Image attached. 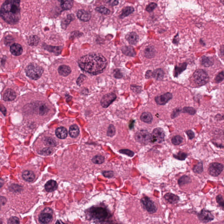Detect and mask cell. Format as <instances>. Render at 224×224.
<instances>
[{
  "label": "cell",
  "instance_id": "cell-1",
  "mask_svg": "<svg viewBox=\"0 0 224 224\" xmlns=\"http://www.w3.org/2000/svg\"><path fill=\"white\" fill-rule=\"evenodd\" d=\"M78 63L83 71L93 75L102 73L107 65L106 59L98 53H92L82 56L79 59Z\"/></svg>",
  "mask_w": 224,
  "mask_h": 224
},
{
  "label": "cell",
  "instance_id": "cell-2",
  "mask_svg": "<svg viewBox=\"0 0 224 224\" xmlns=\"http://www.w3.org/2000/svg\"><path fill=\"white\" fill-rule=\"evenodd\" d=\"M20 1L7 0L2 4L1 16L7 23L15 25L19 23L21 18Z\"/></svg>",
  "mask_w": 224,
  "mask_h": 224
},
{
  "label": "cell",
  "instance_id": "cell-3",
  "mask_svg": "<svg viewBox=\"0 0 224 224\" xmlns=\"http://www.w3.org/2000/svg\"><path fill=\"white\" fill-rule=\"evenodd\" d=\"M35 218L38 224H53L55 221V215L51 208L40 206L35 213Z\"/></svg>",
  "mask_w": 224,
  "mask_h": 224
},
{
  "label": "cell",
  "instance_id": "cell-4",
  "mask_svg": "<svg viewBox=\"0 0 224 224\" xmlns=\"http://www.w3.org/2000/svg\"><path fill=\"white\" fill-rule=\"evenodd\" d=\"M88 217L90 220L98 223H103L111 217L107 209L101 206H93L88 210Z\"/></svg>",
  "mask_w": 224,
  "mask_h": 224
},
{
  "label": "cell",
  "instance_id": "cell-5",
  "mask_svg": "<svg viewBox=\"0 0 224 224\" xmlns=\"http://www.w3.org/2000/svg\"><path fill=\"white\" fill-rule=\"evenodd\" d=\"M25 74L30 79L37 80L42 76L44 69L35 63H30L25 69Z\"/></svg>",
  "mask_w": 224,
  "mask_h": 224
},
{
  "label": "cell",
  "instance_id": "cell-6",
  "mask_svg": "<svg viewBox=\"0 0 224 224\" xmlns=\"http://www.w3.org/2000/svg\"><path fill=\"white\" fill-rule=\"evenodd\" d=\"M26 106L33 109L32 111L35 114L40 116H46L50 111L49 106L42 101H35L31 103Z\"/></svg>",
  "mask_w": 224,
  "mask_h": 224
},
{
  "label": "cell",
  "instance_id": "cell-7",
  "mask_svg": "<svg viewBox=\"0 0 224 224\" xmlns=\"http://www.w3.org/2000/svg\"><path fill=\"white\" fill-rule=\"evenodd\" d=\"M194 82L198 86H202L208 82L209 76L205 71L198 69L196 71L193 75Z\"/></svg>",
  "mask_w": 224,
  "mask_h": 224
},
{
  "label": "cell",
  "instance_id": "cell-8",
  "mask_svg": "<svg viewBox=\"0 0 224 224\" xmlns=\"http://www.w3.org/2000/svg\"><path fill=\"white\" fill-rule=\"evenodd\" d=\"M140 202L143 207L150 214H154L156 212L157 207L155 203L147 196L142 197Z\"/></svg>",
  "mask_w": 224,
  "mask_h": 224
},
{
  "label": "cell",
  "instance_id": "cell-9",
  "mask_svg": "<svg viewBox=\"0 0 224 224\" xmlns=\"http://www.w3.org/2000/svg\"><path fill=\"white\" fill-rule=\"evenodd\" d=\"M135 139L142 144H146L151 141V135L146 130L138 131L135 135Z\"/></svg>",
  "mask_w": 224,
  "mask_h": 224
},
{
  "label": "cell",
  "instance_id": "cell-10",
  "mask_svg": "<svg viewBox=\"0 0 224 224\" xmlns=\"http://www.w3.org/2000/svg\"><path fill=\"white\" fill-rule=\"evenodd\" d=\"M224 169V166L222 164L217 162H213L209 165L208 172L213 177H217L221 174Z\"/></svg>",
  "mask_w": 224,
  "mask_h": 224
},
{
  "label": "cell",
  "instance_id": "cell-11",
  "mask_svg": "<svg viewBox=\"0 0 224 224\" xmlns=\"http://www.w3.org/2000/svg\"><path fill=\"white\" fill-rule=\"evenodd\" d=\"M151 135V143H161L164 141L165 134L161 128H156L153 130Z\"/></svg>",
  "mask_w": 224,
  "mask_h": 224
},
{
  "label": "cell",
  "instance_id": "cell-12",
  "mask_svg": "<svg viewBox=\"0 0 224 224\" xmlns=\"http://www.w3.org/2000/svg\"><path fill=\"white\" fill-rule=\"evenodd\" d=\"M116 96L114 93H110L104 95L101 100L102 106L104 108H107L116 99Z\"/></svg>",
  "mask_w": 224,
  "mask_h": 224
},
{
  "label": "cell",
  "instance_id": "cell-13",
  "mask_svg": "<svg viewBox=\"0 0 224 224\" xmlns=\"http://www.w3.org/2000/svg\"><path fill=\"white\" fill-rule=\"evenodd\" d=\"M198 219L202 223H206L214 219V217L212 213L207 210L203 209L198 215Z\"/></svg>",
  "mask_w": 224,
  "mask_h": 224
},
{
  "label": "cell",
  "instance_id": "cell-14",
  "mask_svg": "<svg viewBox=\"0 0 224 224\" xmlns=\"http://www.w3.org/2000/svg\"><path fill=\"white\" fill-rule=\"evenodd\" d=\"M172 95L170 92L164 94L162 95L157 96L155 98V101L160 105L166 104L171 99H172Z\"/></svg>",
  "mask_w": 224,
  "mask_h": 224
},
{
  "label": "cell",
  "instance_id": "cell-15",
  "mask_svg": "<svg viewBox=\"0 0 224 224\" xmlns=\"http://www.w3.org/2000/svg\"><path fill=\"white\" fill-rule=\"evenodd\" d=\"M78 18L83 22H88L91 19L92 14L89 11L84 9L79 10L77 13Z\"/></svg>",
  "mask_w": 224,
  "mask_h": 224
},
{
  "label": "cell",
  "instance_id": "cell-16",
  "mask_svg": "<svg viewBox=\"0 0 224 224\" xmlns=\"http://www.w3.org/2000/svg\"><path fill=\"white\" fill-rule=\"evenodd\" d=\"M10 51L14 56H19L23 53V47L19 44L14 43L10 47Z\"/></svg>",
  "mask_w": 224,
  "mask_h": 224
},
{
  "label": "cell",
  "instance_id": "cell-17",
  "mask_svg": "<svg viewBox=\"0 0 224 224\" xmlns=\"http://www.w3.org/2000/svg\"><path fill=\"white\" fill-rule=\"evenodd\" d=\"M16 94L15 92L11 89H8L4 93L3 99L4 101H12L16 98Z\"/></svg>",
  "mask_w": 224,
  "mask_h": 224
},
{
  "label": "cell",
  "instance_id": "cell-18",
  "mask_svg": "<svg viewBox=\"0 0 224 224\" xmlns=\"http://www.w3.org/2000/svg\"><path fill=\"white\" fill-rule=\"evenodd\" d=\"M43 142L45 146H46L44 148H53L55 147L57 145V141L55 139L50 136L44 137Z\"/></svg>",
  "mask_w": 224,
  "mask_h": 224
},
{
  "label": "cell",
  "instance_id": "cell-19",
  "mask_svg": "<svg viewBox=\"0 0 224 224\" xmlns=\"http://www.w3.org/2000/svg\"><path fill=\"white\" fill-rule=\"evenodd\" d=\"M126 39L131 45H135L137 44L139 39V36L135 32H130L127 34Z\"/></svg>",
  "mask_w": 224,
  "mask_h": 224
},
{
  "label": "cell",
  "instance_id": "cell-20",
  "mask_svg": "<svg viewBox=\"0 0 224 224\" xmlns=\"http://www.w3.org/2000/svg\"><path fill=\"white\" fill-rule=\"evenodd\" d=\"M164 198L166 201L171 204H175L177 203L180 201V197L177 195H175L171 193H166L164 196Z\"/></svg>",
  "mask_w": 224,
  "mask_h": 224
},
{
  "label": "cell",
  "instance_id": "cell-21",
  "mask_svg": "<svg viewBox=\"0 0 224 224\" xmlns=\"http://www.w3.org/2000/svg\"><path fill=\"white\" fill-rule=\"evenodd\" d=\"M58 71L60 75L66 77L71 73V70L69 66L66 65H62L59 67Z\"/></svg>",
  "mask_w": 224,
  "mask_h": 224
},
{
  "label": "cell",
  "instance_id": "cell-22",
  "mask_svg": "<svg viewBox=\"0 0 224 224\" xmlns=\"http://www.w3.org/2000/svg\"><path fill=\"white\" fill-rule=\"evenodd\" d=\"M22 177L24 180L29 182H32L35 179V175L33 172L31 171L25 170L23 172Z\"/></svg>",
  "mask_w": 224,
  "mask_h": 224
},
{
  "label": "cell",
  "instance_id": "cell-23",
  "mask_svg": "<svg viewBox=\"0 0 224 224\" xmlns=\"http://www.w3.org/2000/svg\"><path fill=\"white\" fill-rule=\"evenodd\" d=\"M144 55L147 58H151L155 57L156 50L155 48L152 46H148L144 50Z\"/></svg>",
  "mask_w": 224,
  "mask_h": 224
},
{
  "label": "cell",
  "instance_id": "cell-24",
  "mask_svg": "<svg viewBox=\"0 0 224 224\" xmlns=\"http://www.w3.org/2000/svg\"><path fill=\"white\" fill-rule=\"evenodd\" d=\"M55 134L58 138L65 139L68 135V131L65 127H60L56 129Z\"/></svg>",
  "mask_w": 224,
  "mask_h": 224
},
{
  "label": "cell",
  "instance_id": "cell-25",
  "mask_svg": "<svg viewBox=\"0 0 224 224\" xmlns=\"http://www.w3.org/2000/svg\"><path fill=\"white\" fill-rule=\"evenodd\" d=\"M57 184L55 181L50 180L47 183L45 186V188L47 192H51L55 191L57 188Z\"/></svg>",
  "mask_w": 224,
  "mask_h": 224
},
{
  "label": "cell",
  "instance_id": "cell-26",
  "mask_svg": "<svg viewBox=\"0 0 224 224\" xmlns=\"http://www.w3.org/2000/svg\"><path fill=\"white\" fill-rule=\"evenodd\" d=\"M122 52L125 55L129 57H135L136 52L134 48L131 46H125L122 48Z\"/></svg>",
  "mask_w": 224,
  "mask_h": 224
},
{
  "label": "cell",
  "instance_id": "cell-27",
  "mask_svg": "<svg viewBox=\"0 0 224 224\" xmlns=\"http://www.w3.org/2000/svg\"><path fill=\"white\" fill-rule=\"evenodd\" d=\"M187 64L186 63L180 64L176 66L174 70V76L177 77L182 72H183L187 68Z\"/></svg>",
  "mask_w": 224,
  "mask_h": 224
},
{
  "label": "cell",
  "instance_id": "cell-28",
  "mask_svg": "<svg viewBox=\"0 0 224 224\" xmlns=\"http://www.w3.org/2000/svg\"><path fill=\"white\" fill-rule=\"evenodd\" d=\"M69 132L70 135L71 137L76 138L79 134V127L76 125H72L70 127Z\"/></svg>",
  "mask_w": 224,
  "mask_h": 224
},
{
  "label": "cell",
  "instance_id": "cell-29",
  "mask_svg": "<svg viewBox=\"0 0 224 224\" xmlns=\"http://www.w3.org/2000/svg\"><path fill=\"white\" fill-rule=\"evenodd\" d=\"M39 42L40 39L36 35L31 36L28 39V44L30 46H37Z\"/></svg>",
  "mask_w": 224,
  "mask_h": 224
},
{
  "label": "cell",
  "instance_id": "cell-30",
  "mask_svg": "<svg viewBox=\"0 0 224 224\" xmlns=\"http://www.w3.org/2000/svg\"><path fill=\"white\" fill-rule=\"evenodd\" d=\"M201 63L204 67H209L213 65V60L210 57L203 56L201 59Z\"/></svg>",
  "mask_w": 224,
  "mask_h": 224
},
{
  "label": "cell",
  "instance_id": "cell-31",
  "mask_svg": "<svg viewBox=\"0 0 224 224\" xmlns=\"http://www.w3.org/2000/svg\"><path fill=\"white\" fill-rule=\"evenodd\" d=\"M44 49H45L48 50L50 52H53L55 54H60L61 52L62 49V47H52L50 46L47 45L45 44V45H43Z\"/></svg>",
  "mask_w": 224,
  "mask_h": 224
},
{
  "label": "cell",
  "instance_id": "cell-32",
  "mask_svg": "<svg viewBox=\"0 0 224 224\" xmlns=\"http://www.w3.org/2000/svg\"><path fill=\"white\" fill-rule=\"evenodd\" d=\"M75 19V17L73 14L68 15H67V18L64 19L61 22V26L63 29H66L67 26L70 23L71 21Z\"/></svg>",
  "mask_w": 224,
  "mask_h": 224
},
{
  "label": "cell",
  "instance_id": "cell-33",
  "mask_svg": "<svg viewBox=\"0 0 224 224\" xmlns=\"http://www.w3.org/2000/svg\"><path fill=\"white\" fill-rule=\"evenodd\" d=\"M140 120L146 123H150L152 122L153 117L151 113L144 112L140 116Z\"/></svg>",
  "mask_w": 224,
  "mask_h": 224
},
{
  "label": "cell",
  "instance_id": "cell-34",
  "mask_svg": "<svg viewBox=\"0 0 224 224\" xmlns=\"http://www.w3.org/2000/svg\"><path fill=\"white\" fill-rule=\"evenodd\" d=\"M60 5L63 10L71 9L73 7L74 1H60Z\"/></svg>",
  "mask_w": 224,
  "mask_h": 224
},
{
  "label": "cell",
  "instance_id": "cell-35",
  "mask_svg": "<svg viewBox=\"0 0 224 224\" xmlns=\"http://www.w3.org/2000/svg\"><path fill=\"white\" fill-rule=\"evenodd\" d=\"M135 11L134 8L132 7H126L124 8L122 10L121 14L120 15V18H125L127 16H128L131 14L133 13Z\"/></svg>",
  "mask_w": 224,
  "mask_h": 224
},
{
  "label": "cell",
  "instance_id": "cell-36",
  "mask_svg": "<svg viewBox=\"0 0 224 224\" xmlns=\"http://www.w3.org/2000/svg\"><path fill=\"white\" fill-rule=\"evenodd\" d=\"M164 75H165V73H164V71L161 68L157 69L154 72H153V78L159 80H161L163 79Z\"/></svg>",
  "mask_w": 224,
  "mask_h": 224
},
{
  "label": "cell",
  "instance_id": "cell-37",
  "mask_svg": "<svg viewBox=\"0 0 224 224\" xmlns=\"http://www.w3.org/2000/svg\"><path fill=\"white\" fill-rule=\"evenodd\" d=\"M191 182V179L190 177L188 176H182L179 179L178 181V183L180 186H183L186 184L190 183Z\"/></svg>",
  "mask_w": 224,
  "mask_h": 224
},
{
  "label": "cell",
  "instance_id": "cell-38",
  "mask_svg": "<svg viewBox=\"0 0 224 224\" xmlns=\"http://www.w3.org/2000/svg\"><path fill=\"white\" fill-rule=\"evenodd\" d=\"M54 151L53 148H44L39 151L38 152L40 155L43 156H49L53 154Z\"/></svg>",
  "mask_w": 224,
  "mask_h": 224
},
{
  "label": "cell",
  "instance_id": "cell-39",
  "mask_svg": "<svg viewBox=\"0 0 224 224\" xmlns=\"http://www.w3.org/2000/svg\"><path fill=\"white\" fill-rule=\"evenodd\" d=\"M92 162L95 164H101L103 163L105 161V158L103 156L101 155H97V156H95L94 157L92 158Z\"/></svg>",
  "mask_w": 224,
  "mask_h": 224
},
{
  "label": "cell",
  "instance_id": "cell-40",
  "mask_svg": "<svg viewBox=\"0 0 224 224\" xmlns=\"http://www.w3.org/2000/svg\"><path fill=\"white\" fill-rule=\"evenodd\" d=\"M95 10H96V12L103 15H109L111 13V11L109 9L104 6L96 7Z\"/></svg>",
  "mask_w": 224,
  "mask_h": 224
},
{
  "label": "cell",
  "instance_id": "cell-41",
  "mask_svg": "<svg viewBox=\"0 0 224 224\" xmlns=\"http://www.w3.org/2000/svg\"><path fill=\"white\" fill-rule=\"evenodd\" d=\"M116 133V128L114 125L111 124L108 127L107 131V135L108 136L112 137Z\"/></svg>",
  "mask_w": 224,
  "mask_h": 224
},
{
  "label": "cell",
  "instance_id": "cell-42",
  "mask_svg": "<svg viewBox=\"0 0 224 224\" xmlns=\"http://www.w3.org/2000/svg\"><path fill=\"white\" fill-rule=\"evenodd\" d=\"M183 139L182 137L180 135H177L172 137V142L173 145H180L182 142Z\"/></svg>",
  "mask_w": 224,
  "mask_h": 224
},
{
  "label": "cell",
  "instance_id": "cell-43",
  "mask_svg": "<svg viewBox=\"0 0 224 224\" xmlns=\"http://www.w3.org/2000/svg\"><path fill=\"white\" fill-rule=\"evenodd\" d=\"M193 171L195 173H201L203 171L202 163L201 162H199L197 165H196L193 167Z\"/></svg>",
  "mask_w": 224,
  "mask_h": 224
},
{
  "label": "cell",
  "instance_id": "cell-44",
  "mask_svg": "<svg viewBox=\"0 0 224 224\" xmlns=\"http://www.w3.org/2000/svg\"><path fill=\"white\" fill-rule=\"evenodd\" d=\"M187 155L186 153L182 151H180L177 155H173V157L177 159L180 160H184L187 157Z\"/></svg>",
  "mask_w": 224,
  "mask_h": 224
},
{
  "label": "cell",
  "instance_id": "cell-45",
  "mask_svg": "<svg viewBox=\"0 0 224 224\" xmlns=\"http://www.w3.org/2000/svg\"><path fill=\"white\" fill-rule=\"evenodd\" d=\"M217 202L219 206L224 211V200L223 196L221 195H218L216 196Z\"/></svg>",
  "mask_w": 224,
  "mask_h": 224
},
{
  "label": "cell",
  "instance_id": "cell-46",
  "mask_svg": "<svg viewBox=\"0 0 224 224\" xmlns=\"http://www.w3.org/2000/svg\"><path fill=\"white\" fill-rule=\"evenodd\" d=\"M183 112L187 113L190 115H194L196 113V111L194 108L191 107H185L183 110Z\"/></svg>",
  "mask_w": 224,
  "mask_h": 224
},
{
  "label": "cell",
  "instance_id": "cell-47",
  "mask_svg": "<svg viewBox=\"0 0 224 224\" xmlns=\"http://www.w3.org/2000/svg\"><path fill=\"white\" fill-rule=\"evenodd\" d=\"M224 79V71H221L220 73H218L215 78V81L216 83H220L221 81H223Z\"/></svg>",
  "mask_w": 224,
  "mask_h": 224
},
{
  "label": "cell",
  "instance_id": "cell-48",
  "mask_svg": "<svg viewBox=\"0 0 224 224\" xmlns=\"http://www.w3.org/2000/svg\"><path fill=\"white\" fill-rule=\"evenodd\" d=\"M119 152L121 154H124V155H127L130 157H133L135 155V153L133 151L129 149H121L119 151Z\"/></svg>",
  "mask_w": 224,
  "mask_h": 224
},
{
  "label": "cell",
  "instance_id": "cell-49",
  "mask_svg": "<svg viewBox=\"0 0 224 224\" xmlns=\"http://www.w3.org/2000/svg\"><path fill=\"white\" fill-rule=\"evenodd\" d=\"M14 41L13 38L10 36H6L4 39V43L6 45H10Z\"/></svg>",
  "mask_w": 224,
  "mask_h": 224
},
{
  "label": "cell",
  "instance_id": "cell-50",
  "mask_svg": "<svg viewBox=\"0 0 224 224\" xmlns=\"http://www.w3.org/2000/svg\"><path fill=\"white\" fill-rule=\"evenodd\" d=\"M157 6V4L156 3H151L150 4L147 6L146 8V10L147 12H152L153 10L155 9L156 8Z\"/></svg>",
  "mask_w": 224,
  "mask_h": 224
},
{
  "label": "cell",
  "instance_id": "cell-51",
  "mask_svg": "<svg viewBox=\"0 0 224 224\" xmlns=\"http://www.w3.org/2000/svg\"><path fill=\"white\" fill-rule=\"evenodd\" d=\"M8 224H20V221L19 218L16 217H10L8 221Z\"/></svg>",
  "mask_w": 224,
  "mask_h": 224
},
{
  "label": "cell",
  "instance_id": "cell-52",
  "mask_svg": "<svg viewBox=\"0 0 224 224\" xmlns=\"http://www.w3.org/2000/svg\"><path fill=\"white\" fill-rule=\"evenodd\" d=\"M103 174L105 177L111 178L114 176L113 172L112 171H105L103 172Z\"/></svg>",
  "mask_w": 224,
  "mask_h": 224
},
{
  "label": "cell",
  "instance_id": "cell-53",
  "mask_svg": "<svg viewBox=\"0 0 224 224\" xmlns=\"http://www.w3.org/2000/svg\"><path fill=\"white\" fill-rule=\"evenodd\" d=\"M113 76L116 79H121L123 77V74L120 70L115 69L113 71Z\"/></svg>",
  "mask_w": 224,
  "mask_h": 224
},
{
  "label": "cell",
  "instance_id": "cell-54",
  "mask_svg": "<svg viewBox=\"0 0 224 224\" xmlns=\"http://www.w3.org/2000/svg\"><path fill=\"white\" fill-rule=\"evenodd\" d=\"M85 78H86V76H85L84 75H81L78 78V80H77V84H79H79H81L82 82H83Z\"/></svg>",
  "mask_w": 224,
  "mask_h": 224
},
{
  "label": "cell",
  "instance_id": "cell-55",
  "mask_svg": "<svg viewBox=\"0 0 224 224\" xmlns=\"http://www.w3.org/2000/svg\"><path fill=\"white\" fill-rule=\"evenodd\" d=\"M186 134H187V136H188V137L190 139H192L195 137L194 132L192 131L191 130L187 131H186Z\"/></svg>",
  "mask_w": 224,
  "mask_h": 224
},
{
  "label": "cell",
  "instance_id": "cell-56",
  "mask_svg": "<svg viewBox=\"0 0 224 224\" xmlns=\"http://www.w3.org/2000/svg\"><path fill=\"white\" fill-rule=\"evenodd\" d=\"M181 111V110L180 109H177L176 110H174L172 112L171 115V117L172 118H175L180 113V112Z\"/></svg>",
  "mask_w": 224,
  "mask_h": 224
},
{
  "label": "cell",
  "instance_id": "cell-57",
  "mask_svg": "<svg viewBox=\"0 0 224 224\" xmlns=\"http://www.w3.org/2000/svg\"><path fill=\"white\" fill-rule=\"evenodd\" d=\"M107 2L109 3L110 5H111V6H115V5H117L118 4L119 1L111 0V1H108Z\"/></svg>",
  "mask_w": 224,
  "mask_h": 224
},
{
  "label": "cell",
  "instance_id": "cell-58",
  "mask_svg": "<svg viewBox=\"0 0 224 224\" xmlns=\"http://www.w3.org/2000/svg\"><path fill=\"white\" fill-rule=\"evenodd\" d=\"M153 77V72L149 70L147 71L145 74V77L146 79H149Z\"/></svg>",
  "mask_w": 224,
  "mask_h": 224
},
{
  "label": "cell",
  "instance_id": "cell-59",
  "mask_svg": "<svg viewBox=\"0 0 224 224\" xmlns=\"http://www.w3.org/2000/svg\"><path fill=\"white\" fill-rule=\"evenodd\" d=\"M135 121L134 120H132L130 121V124H129V128L130 129H132L134 127V124H135Z\"/></svg>",
  "mask_w": 224,
  "mask_h": 224
},
{
  "label": "cell",
  "instance_id": "cell-60",
  "mask_svg": "<svg viewBox=\"0 0 224 224\" xmlns=\"http://www.w3.org/2000/svg\"><path fill=\"white\" fill-rule=\"evenodd\" d=\"M220 52L223 55H224V45L221 46L220 48Z\"/></svg>",
  "mask_w": 224,
  "mask_h": 224
},
{
  "label": "cell",
  "instance_id": "cell-61",
  "mask_svg": "<svg viewBox=\"0 0 224 224\" xmlns=\"http://www.w3.org/2000/svg\"><path fill=\"white\" fill-rule=\"evenodd\" d=\"M56 224H66L64 223H63V222H62V221H60V220H58V221H57V222H56Z\"/></svg>",
  "mask_w": 224,
  "mask_h": 224
},
{
  "label": "cell",
  "instance_id": "cell-62",
  "mask_svg": "<svg viewBox=\"0 0 224 224\" xmlns=\"http://www.w3.org/2000/svg\"></svg>",
  "mask_w": 224,
  "mask_h": 224
}]
</instances>
